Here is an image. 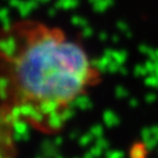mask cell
<instances>
[{"instance_id": "obj_1", "label": "cell", "mask_w": 158, "mask_h": 158, "mask_svg": "<svg viewBox=\"0 0 158 158\" xmlns=\"http://www.w3.org/2000/svg\"><path fill=\"white\" fill-rule=\"evenodd\" d=\"M101 81L84 45L62 27L23 18L0 29V106L15 124L60 133L79 99Z\"/></svg>"}, {"instance_id": "obj_2", "label": "cell", "mask_w": 158, "mask_h": 158, "mask_svg": "<svg viewBox=\"0 0 158 158\" xmlns=\"http://www.w3.org/2000/svg\"><path fill=\"white\" fill-rule=\"evenodd\" d=\"M15 131V121L0 106V158L15 157L18 155Z\"/></svg>"}, {"instance_id": "obj_3", "label": "cell", "mask_w": 158, "mask_h": 158, "mask_svg": "<svg viewBox=\"0 0 158 158\" xmlns=\"http://www.w3.org/2000/svg\"><path fill=\"white\" fill-rule=\"evenodd\" d=\"M131 149V156L133 157H143V156L147 155V147L143 143L133 144Z\"/></svg>"}]
</instances>
